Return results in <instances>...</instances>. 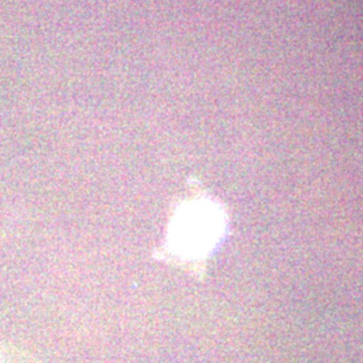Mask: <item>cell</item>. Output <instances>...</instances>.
<instances>
[{
	"label": "cell",
	"instance_id": "1",
	"mask_svg": "<svg viewBox=\"0 0 363 363\" xmlns=\"http://www.w3.org/2000/svg\"><path fill=\"white\" fill-rule=\"evenodd\" d=\"M226 216L220 203L206 195L183 201L169 220L164 252L169 259L199 269L220 245Z\"/></svg>",
	"mask_w": 363,
	"mask_h": 363
}]
</instances>
